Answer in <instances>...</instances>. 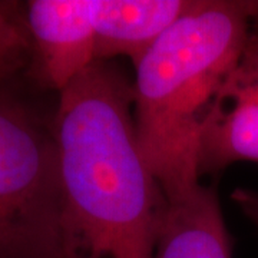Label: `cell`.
Instances as JSON below:
<instances>
[{
  "label": "cell",
  "instance_id": "2",
  "mask_svg": "<svg viewBox=\"0 0 258 258\" xmlns=\"http://www.w3.org/2000/svg\"><path fill=\"white\" fill-rule=\"evenodd\" d=\"M258 29V0H194L135 63L138 148L165 195L200 182L204 120Z\"/></svg>",
  "mask_w": 258,
  "mask_h": 258
},
{
  "label": "cell",
  "instance_id": "8",
  "mask_svg": "<svg viewBox=\"0 0 258 258\" xmlns=\"http://www.w3.org/2000/svg\"><path fill=\"white\" fill-rule=\"evenodd\" d=\"M30 60L25 3L0 0V83L23 75Z\"/></svg>",
  "mask_w": 258,
  "mask_h": 258
},
{
  "label": "cell",
  "instance_id": "9",
  "mask_svg": "<svg viewBox=\"0 0 258 258\" xmlns=\"http://www.w3.org/2000/svg\"><path fill=\"white\" fill-rule=\"evenodd\" d=\"M231 200L240 211L258 228V192L247 188H235L231 194Z\"/></svg>",
  "mask_w": 258,
  "mask_h": 258
},
{
  "label": "cell",
  "instance_id": "5",
  "mask_svg": "<svg viewBox=\"0 0 258 258\" xmlns=\"http://www.w3.org/2000/svg\"><path fill=\"white\" fill-rule=\"evenodd\" d=\"M240 161L258 162V29L242 49L204 120L198 175H217Z\"/></svg>",
  "mask_w": 258,
  "mask_h": 258
},
{
  "label": "cell",
  "instance_id": "6",
  "mask_svg": "<svg viewBox=\"0 0 258 258\" xmlns=\"http://www.w3.org/2000/svg\"><path fill=\"white\" fill-rule=\"evenodd\" d=\"M194 0H92L95 59L132 63L192 8Z\"/></svg>",
  "mask_w": 258,
  "mask_h": 258
},
{
  "label": "cell",
  "instance_id": "4",
  "mask_svg": "<svg viewBox=\"0 0 258 258\" xmlns=\"http://www.w3.org/2000/svg\"><path fill=\"white\" fill-rule=\"evenodd\" d=\"M30 37L29 82L60 93L95 59L92 0H30L25 3Z\"/></svg>",
  "mask_w": 258,
  "mask_h": 258
},
{
  "label": "cell",
  "instance_id": "3",
  "mask_svg": "<svg viewBox=\"0 0 258 258\" xmlns=\"http://www.w3.org/2000/svg\"><path fill=\"white\" fill-rule=\"evenodd\" d=\"M55 109L0 83V258H64Z\"/></svg>",
  "mask_w": 258,
  "mask_h": 258
},
{
  "label": "cell",
  "instance_id": "7",
  "mask_svg": "<svg viewBox=\"0 0 258 258\" xmlns=\"http://www.w3.org/2000/svg\"><path fill=\"white\" fill-rule=\"evenodd\" d=\"M155 258H232L217 191L201 182L166 197Z\"/></svg>",
  "mask_w": 258,
  "mask_h": 258
},
{
  "label": "cell",
  "instance_id": "1",
  "mask_svg": "<svg viewBox=\"0 0 258 258\" xmlns=\"http://www.w3.org/2000/svg\"><path fill=\"white\" fill-rule=\"evenodd\" d=\"M64 258H155L166 195L141 155L132 82L96 60L55 106Z\"/></svg>",
  "mask_w": 258,
  "mask_h": 258
}]
</instances>
